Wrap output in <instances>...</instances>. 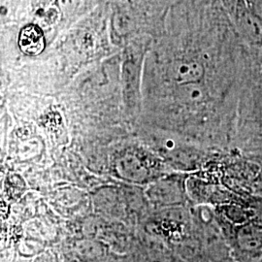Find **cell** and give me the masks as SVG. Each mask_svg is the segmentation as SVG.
<instances>
[{
    "instance_id": "6",
    "label": "cell",
    "mask_w": 262,
    "mask_h": 262,
    "mask_svg": "<svg viewBox=\"0 0 262 262\" xmlns=\"http://www.w3.org/2000/svg\"><path fill=\"white\" fill-rule=\"evenodd\" d=\"M255 107H256V111L258 113L259 117L262 120V90L259 91V93L256 95L255 98Z\"/></svg>"
},
{
    "instance_id": "2",
    "label": "cell",
    "mask_w": 262,
    "mask_h": 262,
    "mask_svg": "<svg viewBox=\"0 0 262 262\" xmlns=\"http://www.w3.org/2000/svg\"><path fill=\"white\" fill-rule=\"evenodd\" d=\"M171 78L178 84H198L204 77V67L196 60L182 59L171 66Z\"/></svg>"
},
{
    "instance_id": "7",
    "label": "cell",
    "mask_w": 262,
    "mask_h": 262,
    "mask_svg": "<svg viewBox=\"0 0 262 262\" xmlns=\"http://www.w3.org/2000/svg\"><path fill=\"white\" fill-rule=\"evenodd\" d=\"M256 262H262V258H261V259H259V260H258V261H256Z\"/></svg>"
},
{
    "instance_id": "1",
    "label": "cell",
    "mask_w": 262,
    "mask_h": 262,
    "mask_svg": "<svg viewBox=\"0 0 262 262\" xmlns=\"http://www.w3.org/2000/svg\"><path fill=\"white\" fill-rule=\"evenodd\" d=\"M235 238L237 249L243 256L257 261L261 259V225L253 223H245L239 225Z\"/></svg>"
},
{
    "instance_id": "3",
    "label": "cell",
    "mask_w": 262,
    "mask_h": 262,
    "mask_svg": "<svg viewBox=\"0 0 262 262\" xmlns=\"http://www.w3.org/2000/svg\"><path fill=\"white\" fill-rule=\"evenodd\" d=\"M19 50L27 56H39L45 50V37L41 28L28 25L21 28L18 39Z\"/></svg>"
},
{
    "instance_id": "5",
    "label": "cell",
    "mask_w": 262,
    "mask_h": 262,
    "mask_svg": "<svg viewBox=\"0 0 262 262\" xmlns=\"http://www.w3.org/2000/svg\"><path fill=\"white\" fill-rule=\"evenodd\" d=\"M252 12L262 21V0H253Z\"/></svg>"
},
{
    "instance_id": "4",
    "label": "cell",
    "mask_w": 262,
    "mask_h": 262,
    "mask_svg": "<svg viewBox=\"0 0 262 262\" xmlns=\"http://www.w3.org/2000/svg\"><path fill=\"white\" fill-rule=\"evenodd\" d=\"M239 26L244 34L254 43L262 42V21L252 10L246 11L239 18Z\"/></svg>"
}]
</instances>
